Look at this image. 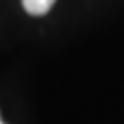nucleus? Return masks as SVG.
Masks as SVG:
<instances>
[{"label": "nucleus", "instance_id": "obj_2", "mask_svg": "<svg viewBox=\"0 0 124 124\" xmlns=\"http://www.w3.org/2000/svg\"><path fill=\"white\" fill-rule=\"evenodd\" d=\"M0 124H4V122H2V121H0Z\"/></svg>", "mask_w": 124, "mask_h": 124}, {"label": "nucleus", "instance_id": "obj_1", "mask_svg": "<svg viewBox=\"0 0 124 124\" xmlns=\"http://www.w3.org/2000/svg\"><path fill=\"white\" fill-rule=\"evenodd\" d=\"M55 4V0H23V7L31 16H43Z\"/></svg>", "mask_w": 124, "mask_h": 124}]
</instances>
